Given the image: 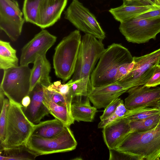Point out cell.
I'll return each instance as SVG.
<instances>
[{"instance_id": "obj_1", "label": "cell", "mask_w": 160, "mask_h": 160, "mask_svg": "<svg viewBox=\"0 0 160 160\" xmlns=\"http://www.w3.org/2000/svg\"><path fill=\"white\" fill-rule=\"evenodd\" d=\"M133 60L129 51L121 44L113 43L109 45L105 49L91 75L93 87L115 82V77L119 67Z\"/></svg>"}, {"instance_id": "obj_2", "label": "cell", "mask_w": 160, "mask_h": 160, "mask_svg": "<svg viewBox=\"0 0 160 160\" xmlns=\"http://www.w3.org/2000/svg\"><path fill=\"white\" fill-rule=\"evenodd\" d=\"M116 149L131 154L135 160H160V127L144 132H131Z\"/></svg>"}, {"instance_id": "obj_3", "label": "cell", "mask_w": 160, "mask_h": 160, "mask_svg": "<svg viewBox=\"0 0 160 160\" xmlns=\"http://www.w3.org/2000/svg\"><path fill=\"white\" fill-rule=\"evenodd\" d=\"M81 39L80 31L75 30L63 38L55 48L53 68L56 75L64 82L74 73Z\"/></svg>"}, {"instance_id": "obj_4", "label": "cell", "mask_w": 160, "mask_h": 160, "mask_svg": "<svg viewBox=\"0 0 160 160\" xmlns=\"http://www.w3.org/2000/svg\"><path fill=\"white\" fill-rule=\"evenodd\" d=\"M9 100L4 140L0 149L26 144L31 136L34 125L25 115L21 104Z\"/></svg>"}, {"instance_id": "obj_5", "label": "cell", "mask_w": 160, "mask_h": 160, "mask_svg": "<svg viewBox=\"0 0 160 160\" xmlns=\"http://www.w3.org/2000/svg\"><path fill=\"white\" fill-rule=\"evenodd\" d=\"M102 41L89 34H85L82 36L71 79L73 81L90 77L96 63L105 50Z\"/></svg>"}, {"instance_id": "obj_6", "label": "cell", "mask_w": 160, "mask_h": 160, "mask_svg": "<svg viewBox=\"0 0 160 160\" xmlns=\"http://www.w3.org/2000/svg\"><path fill=\"white\" fill-rule=\"evenodd\" d=\"M31 69L28 66H18L4 70L0 88L9 100L21 105L30 91Z\"/></svg>"}, {"instance_id": "obj_7", "label": "cell", "mask_w": 160, "mask_h": 160, "mask_svg": "<svg viewBox=\"0 0 160 160\" xmlns=\"http://www.w3.org/2000/svg\"><path fill=\"white\" fill-rule=\"evenodd\" d=\"M26 144L39 156L73 150L77 142L69 126H65L60 133L51 138L31 135Z\"/></svg>"}, {"instance_id": "obj_8", "label": "cell", "mask_w": 160, "mask_h": 160, "mask_svg": "<svg viewBox=\"0 0 160 160\" xmlns=\"http://www.w3.org/2000/svg\"><path fill=\"white\" fill-rule=\"evenodd\" d=\"M119 29L128 42L144 43L155 39L160 32V18L145 19L133 17L120 23Z\"/></svg>"}, {"instance_id": "obj_9", "label": "cell", "mask_w": 160, "mask_h": 160, "mask_svg": "<svg viewBox=\"0 0 160 160\" xmlns=\"http://www.w3.org/2000/svg\"><path fill=\"white\" fill-rule=\"evenodd\" d=\"M134 66L131 71L117 82L128 90L135 86L144 85L152 75L160 61V48L150 53L133 57Z\"/></svg>"}, {"instance_id": "obj_10", "label": "cell", "mask_w": 160, "mask_h": 160, "mask_svg": "<svg viewBox=\"0 0 160 160\" xmlns=\"http://www.w3.org/2000/svg\"><path fill=\"white\" fill-rule=\"evenodd\" d=\"M65 18L78 30L102 41L106 34L94 15L78 0H72L64 13Z\"/></svg>"}, {"instance_id": "obj_11", "label": "cell", "mask_w": 160, "mask_h": 160, "mask_svg": "<svg viewBox=\"0 0 160 160\" xmlns=\"http://www.w3.org/2000/svg\"><path fill=\"white\" fill-rule=\"evenodd\" d=\"M17 1L0 0V28L13 41L21 34L25 19Z\"/></svg>"}, {"instance_id": "obj_12", "label": "cell", "mask_w": 160, "mask_h": 160, "mask_svg": "<svg viewBox=\"0 0 160 160\" xmlns=\"http://www.w3.org/2000/svg\"><path fill=\"white\" fill-rule=\"evenodd\" d=\"M57 37L43 29L25 45L21 50L20 65L33 63L39 56L46 55L56 42Z\"/></svg>"}, {"instance_id": "obj_13", "label": "cell", "mask_w": 160, "mask_h": 160, "mask_svg": "<svg viewBox=\"0 0 160 160\" xmlns=\"http://www.w3.org/2000/svg\"><path fill=\"white\" fill-rule=\"evenodd\" d=\"M128 95L124 105L129 110L155 107L160 100V87L151 88L143 85L133 87L127 91Z\"/></svg>"}, {"instance_id": "obj_14", "label": "cell", "mask_w": 160, "mask_h": 160, "mask_svg": "<svg viewBox=\"0 0 160 160\" xmlns=\"http://www.w3.org/2000/svg\"><path fill=\"white\" fill-rule=\"evenodd\" d=\"M67 2L68 0H42L36 25L42 29L53 25L60 19Z\"/></svg>"}, {"instance_id": "obj_15", "label": "cell", "mask_w": 160, "mask_h": 160, "mask_svg": "<svg viewBox=\"0 0 160 160\" xmlns=\"http://www.w3.org/2000/svg\"><path fill=\"white\" fill-rule=\"evenodd\" d=\"M28 95L31 98V102L26 107L22 106V110L30 122L34 124L38 123L43 118L50 113L43 102L44 97L43 86L38 83Z\"/></svg>"}, {"instance_id": "obj_16", "label": "cell", "mask_w": 160, "mask_h": 160, "mask_svg": "<svg viewBox=\"0 0 160 160\" xmlns=\"http://www.w3.org/2000/svg\"><path fill=\"white\" fill-rule=\"evenodd\" d=\"M128 90L116 82L107 85L93 88L88 97L97 109L105 108L112 101Z\"/></svg>"}, {"instance_id": "obj_17", "label": "cell", "mask_w": 160, "mask_h": 160, "mask_svg": "<svg viewBox=\"0 0 160 160\" xmlns=\"http://www.w3.org/2000/svg\"><path fill=\"white\" fill-rule=\"evenodd\" d=\"M129 120L125 118L107 125L102 130L104 142L109 149H116L131 130Z\"/></svg>"}, {"instance_id": "obj_18", "label": "cell", "mask_w": 160, "mask_h": 160, "mask_svg": "<svg viewBox=\"0 0 160 160\" xmlns=\"http://www.w3.org/2000/svg\"><path fill=\"white\" fill-rule=\"evenodd\" d=\"M46 55L39 56L33 63V66L31 69L30 78V91L38 83L46 87L52 84L49 75L51 64Z\"/></svg>"}, {"instance_id": "obj_19", "label": "cell", "mask_w": 160, "mask_h": 160, "mask_svg": "<svg viewBox=\"0 0 160 160\" xmlns=\"http://www.w3.org/2000/svg\"><path fill=\"white\" fill-rule=\"evenodd\" d=\"M160 7L151 5L137 6L122 4L119 7L110 9L109 12L114 18L120 23L137 16Z\"/></svg>"}, {"instance_id": "obj_20", "label": "cell", "mask_w": 160, "mask_h": 160, "mask_svg": "<svg viewBox=\"0 0 160 160\" xmlns=\"http://www.w3.org/2000/svg\"><path fill=\"white\" fill-rule=\"evenodd\" d=\"M65 126L62 122L56 118L40 122L38 124H34L31 135L44 138H51L60 133Z\"/></svg>"}, {"instance_id": "obj_21", "label": "cell", "mask_w": 160, "mask_h": 160, "mask_svg": "<svg viewBox=\"0 0 160 160\" xmlns=\"http://www.w3.org/2000/svg\"><path fill=\"white\" fill-rule=\"evenodd\" d=\"M93 88L90 77L72 81L70 89L72 97V103H83L90 101L88 95Z\"/></svg>"}, {"instance_id": "obj_22", "label": "cell", "mask_w": 160, "mask_h": 160, "mask_svg": "<svg viewBox=\"0 0 160 160\" xmlns=\"http://www.w3.org/2000/svg\"><path fill=\"white\" fill-rule=\"evenodd\" d=\"M0 150V160H34L39 156L28 148L26 144Z\"/></svg>"}, {"instance_id": "obj_23", "label": "cell", "mask_w": 160, "mask_h": 160, "mask_svg": "<svg viewBox=\"0 0 160 160\" xmlns=\"http://www.w3.org/2000/svg\"><path fill=\"white\" fill-rule=\"evenodd\" d=\"M16 50L9 42L0 41V68L4 70L17 67L18 59Z\"/></svg>"}, {"instance_id": "obj_24", "label": "cell", "mask_w": 160, "mask_h": 160, "mask_svg": "<svg viewBox=\"0 0 160 160\" xmlns=\"http://www.w3.org/2000/svg\"><path fill=\"white\" fill-rule=\"evenodd\" d=\"M43 102L48 109L50 113L55 118L61 121L65 125L70 126L74 123V120L72 114L67 108L55 103L51 101L44 93Z\"/></svg>"}, {"instance_id": "obj_25", "label": "cell", "mask_w": 160, "mask_h": 160, "mask_svg": "<svg viewBox=\"0 0 160 160\" xmlns=\"http://www.w3.org/2000/svg\"><path fill=\"white\" fill-rule=\"evenodd\" d=\"M91 106L89 101L79 103H72L71 107L72 117L74 121L92 122L97 110Z\"/></svg>"}, {"instance_id": "obj_26", "label": "cell", "mask_w": 160, "mask_h": 160, "mask_svg": "<svg viewBox=\"0 0 160 160\" xmlns=\"http://www.w3.org/2000/svg\"><path fill=\"white\" fill-rule=\"evenodd\" d=\"M160 120V113L143 119L129 121L131 132H141L155 128Z\"/></svg>"}, {"instance_id": "obj_27", "label": "cell", "mask_w": 160, "mask_h": 160, "mask_svg": "<svg viewBox=\"0 0 160 160\" xmlns=\"http://www.w3.org/2000/svg\"><path fill=\"white\" fill-rule=\"evenodd\" d=\"M42 0H24L22 11L26 22L36 25L38 11Z\"/></svg>"}, {"instance_id": "obj_28", "label": "cell", "mask_w": 160, "mask_h": 160, "mask_svg": "<svg viewBox=\"0 0 160 160\" xmlns=\"http://www.w3.org/2000/svg\"><path fill=\"white\" fill-rule=\"evenodd\" d=\"M160 113V109L156 107H147L129 110L125 118L129 121L143 119Z\"/></svg>"}, {"instance_id": "obj_29", "label": "cell", "mask_w": 160, "mask_h": 160, "mask_svg": "<svg viewBox=\"0 0 160 160\" xmlns=\"http://www.w3.org/2000/svg\"><path fill=\"white\" fill-rule=\"evenodd\" d=\"M44 93L52 101L58 105L65 107L71 113V107L72 101L60 93L55 91L48 90L46 87L43 86Z\"/></svg>"}, {"instance_id": "obj_30", "label": "cell", "mask_w": 160, "mask_h": 160, "mask_svg": "<svg viewBox=\"0 0 160 160\" xmlns=\"http://www.w3.org/2000/svg\"><path fill=\"white\" fill-rule=\"evenodd\" d=\"M128 110L126 107L123 101H122L112 114L107 118L100 122L98 125V128H103L109 123L123 118L126 114Z\"/></svg>"}, {"instance_id": "obj_31", "label": "cell", "mask_w": 160, "mask_h": 160, "mask_svg": "<svg viewBox=\"0 0 160 160\" xmlns=\"http://www.w3.org/2000/svg\"><path fill=\"white\" fill-rule=\"evenodd\" d=\"M72 81L71 79L66 84H62L60 81H57L47 87L49 90L53 91L58 92L68 99L72 100V97L70 92V87Z\"/></svg>"}, {"instance_id": "obj_32", "label": "cell", "mask_w": 160, "mask_h": 160, "mask_svg": "<svg viewBox=\"0 0 160 160\" xmlns=\"http://www.w3.org/2000/svg\"><path fill=\"white\" fill-rule=\"evenodd\" d=\"M9 99L5 98L2 106L0 109V146L3 143L5 138V129L8 109L9 105Z\"/></svg>"}, {"instance_id": "obj_33", "label": "cell", "mask_w": 160, "mask_h": 160, "mask_svg": "<svg viewBox=\"0 0 160 160\" xmlns=\"http://www.w3.org/2000/svg\"><path fill=\"white\" fill-rule=\"evenodd\" d=\"M123 101L118 98L112 101L105 108L102 114L100 117L101 120H103L107 118L112 114Z\"/></svg>"}, {"instance_id": "obj_34", "label": "cell", "mask_w": 160, "mask_h": 160, "mask_svg": "<svg viewBox=\"0 0 160 160\" xmlns=\"http://www.w3.org/2000/svg\"><path fill=\"white\" fill-rule=\"evenodd\" d=\"M109 160H135L133 156L116 149H109Z\"/></svg>"}, {"instance_id": "obj_35", "label": "cell", "mask_w": 160, "mask_h": 160, "mask_svg": "<svg viewBox=\"0 0 160 160\" xmlns=\"http://www.w3.org/2000/svg\"><path fill=\"white\" fill-rule=\"evenodd\" d=\"M134 64V62L133 60L131 62L126 63L120 66L115 77L116 82L120 80L128 74L132 69Z\"/></svg>"}, {"instance_id": "obj_36", "label": "cell", "mask_w": 160, "mask_h": 160, "mask_svg": "<svg viewBox=\"0 0 160 160\" xmlns=\"http://www.w3.org/2000/svg\"><path fill=\"white\" fill-rule=\"evenodd\" d=\"M160 85V65H157L152 76L143 86L153 88Z\"/></svg>"}, {"instance_id": "obj_37", "label": "cell", "mask_w": 160, "mask_h": 160, "mask_svg": "<svg viewBox=\"0 0 160 160\" xmlns=\"http://www.w3.org/2000/svg\"><path fill=\"white\" fill-rule=\"evenodd\" d=\"M134 17L149 19L160 18V8L140 14Z\"/></svg>"}, {"instance_id": "obj_38", "label": "cell", "mask_w": 160, "mask_h": 160, "mask_svg": "<svg viewBox=\"0 0 160 160\" xmlns=\"http://www.w3.org/2000/svg\"><path fill=\"white\" fill-rule=\"evenodd\" d=\"M123 3L126 5L137 6L154 5L149 0H132L130 1L123 0Z\"/></svg>"}, {"instance_id": "obj_39", "label": "cell", "mask_w": 160, "mask_h": 160, "mask_svg": "<svg viewBox=\"0 0 160 160\" xmlns=\"http://www.w3.org/2000/svg\"><path fill=\"white\" fill-rule=\"evenodd\" d=\"M31 101L30 97L29 95L24 97L22 100L21 105L22 106L26 107L30 104Z\"/></svg>"}, {"instance_id": "obj_40", "label": "cell", "mask_w": 160, "mask_h": 160, "mask_svg": "<svg viewBox=\"0 0 160 160\" xmlns=\"http://www.w3.org/2000/svg\"><path fill=\"white\" fill-rule=\"evenodd\" d=\"M5 94L2 90L0 88V109H1L3 105V102L4 99Z\"/></svg>"}, {"instance_id": "obj_41", "label": "cell", "mask_w": 160, "mask_h": 160, "mask_svg": "<svg viewBox=\"0 0 160 160\" xmlns=\"http://www.w3.org/2000/svg\"><path fill=\"white\" fill-rule=\"evenodd\" d=\"M154 5L160 7V5L158 0H149Z\"/></svg>"}, {"instance_id": "obj_42", "label": "cell", "mask_w": 160, "mask_h": 160, "mask_svg": "<svg viewBox=\"0 0 160 160\" xmlns=\"http://www.w3.org/2000/svg\"><path fill=\"white\" fill-rule=\"evenodd\" d=\"M155 107L160 109V100L157 102Z\"/></svg>"}, {"instance_id": "obj_43", "label": "cell", "mask_w": 160, "mask_h": 160, "mask_svg": "<svg viewBox=\"0 0 160 160\" xmlns=\"http://www.w3.org/2000/svg\"><path fill=\"white\" fill-rule=\"evenodd\" d=\"M158 2H159V4H160V0H158Z\"/></svg>"}, {"instance_id": "obj_44", "label": "cell", "mask_w": 160, "mask_h": 160, "mask_svg": "<svg viewBox=\"0 0 160 160\" xmlns=\"http://www.w3.org/2000/svg\"><path fill=\"white\" fill-rule=\"evenodd\" d=\"M126 0L127 1H130L132 0Z\"/></svg>"}, {"instance_id": "obj_45", "label": "cell", "mask_w": 160, "mask_h": 160, "mask_svg": "<svg viewBox=\"0 0 160 160\" xmlns=\"http://www.w3.org/2000/svg\"><path fill=\"white\" fill-rule=\"evenodd\" d=\"M159 64H160V61Z\"/></svg>"}, {"instance_id": "obj_46", "label": "cell", "mask_w": 160, "mask_h": 160, "mask_svg": "<svg viewBox=\"0 0 160 160\" xmlns=\"http://www.w3.org/2000/svg\"></svg>"}]
</instances>
